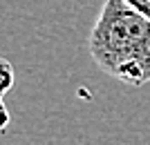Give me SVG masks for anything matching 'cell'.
<instances>
[{"label":"cell","instance_id":"1","mask_svg":"<svg viewBox=\"0 0 150 145\" xmlns=\"http://www.w3.org/2000/svg\"><path fill=\"white\" fill-rule=\"evenodd\" d=\"M88 47L92 60L108 76L132 87L150 83V18L128 2H103Z\"/></svg>","mask_w":150,"mask_h":145},{"label":"cell","instance_id":"2","mask_svg":"<svg viewBox=\"0 0 150 145\" xmlns=\"http://www.w3.org/2000/svg\"><path fill=\"white\" fill-rule=\"evenodd\" d=\"M0 65H2V101H5L7 92L13 87V69L9 65V60H2Z\"/></svg>","mask_w":150,"mask_h":145},{"label":"cell","instance_id":"3","mask_svg":"<svg viewBox=\"0 0 150 145\" xmlns=\"http://www.w3.org/2000/svg\"><path fill=\"white\" fill-rule=\"evenodd\" d=\"M123 2H128V5H130L132 9H137L139 13H144L146 18H150V0H123Z\"/></svg>","mask_w":150,"mask_h":145}]
</instances>
